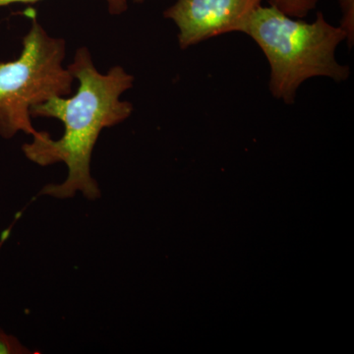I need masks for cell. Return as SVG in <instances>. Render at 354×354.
Here are the masks:
<instances>
[{
  "mask_svg": "<svg viewBox=\"0 0 354 354\" xmlns=\"http://www.w3.org/2000/svg\"><path fill=\"white\" fill-rule=\"evenodd\" d=\"M67 68L78 80L76 94L53 97L31 109L32 118L62 121L64 134L53 140L48 133L39 131L22 150L35 164L46 167L64 162L68 169L64 183L48 184L39 195L70 199L81 193L95 201L101 198L102 191L91 172L93 151L104 128L115 127L131 115V102L121 101L120 97L132 88L134 77L118 65L101 73L87 48H78Z\"/></svg>",
  "mask_w": 354,
  "mask_h": 354,
  "instance_id": "cell-1",
  "label": "cell"
},
{
  "mask_svg": "<svg viewBox=\"0 0 354 354\" xmlns=\"http://www.w3.org/2000/svg\"><path fill=\"white\" fill-rule=\"evenodd\" d=\"M260 46L271 68L270 90L276 99L292 104L299 86L313 77L344 82L351 75L348 65L335 59V50L346 35L330 25L322 12L313 23L292 17L274 6H259L244 28Z\"/></svg>",
  "mask_w": 354,
  "mask_h": 354,
  "instance_id": "cell-2",
  "label": "cell"
},
{
  "mask_svg": "<svg viewBox=\"0 0 354 354\" xmlns=\"http://www.w3.org/2000/svg\"><path fill=\"white\" fill-rule=\"evenodd\" d=\"M66 41L53 38L32 17L17 59L0 64V136L11 139L18 132L38 135L31 109L55 97L71 95L73 75L64 68Z\"/></svg>",
  "mask_w": 354,
  "mask_h": 354,
  "instance_id": "cell-3",
  "label": "cell"
},
{
  "mask_svg": "<svg viewBox=\"0 0 354 354\" xmlns=\"http://www.w3.org/2000/svg\"><path fill=\"white\" fill-rule=\"evenodd\" d=\"M263 0H177L164 12L178 28L181 50L232 32H243Z\"/></svg>",
  "mask_w": 354,
  "mask_h": 354,
  "instance_id": "cell-4",
  "label": "cell"
},
{
  "mask_svg": "<svg viewBox=\"0 0 354 354\" xmlns=\"http://www.w3.org/2000/svg\"><path fill=\"white\" fill-rule=\"evenodd\" d=\"M270 6H274L292 18H304L310 11L316 8L319 0H269Z\"/></svg>",
  "mask_w": 354,
  "mask_h": 354,
  "instance_id": "cell-5",
  "label": "cell"
},
{
  "mask_svg": "<svg viewBox=\"0 0 354 354\" xmlns=\"http://www.w3.org/2000/svg\"><path fill=\"white\" fill-rule=\"evenodd\" d=\"M342 18L339 27L346 35L349 46H353L354 37V0H339Z\"/></svg>",
  "mask_w": 354,
  "mask_h": 354,
  "instance_id": "cell-6",
  "label": "cell"
},
{
  "mask_svg": "<svg viewBox=\"0 0 354 354\" xmlns=\"http://www.w3.org/2000/svg\"><path fill=\"white\" fill-rule=\"evenodd\" d=\"M35 353L29 348H26L22 344L12 335H8L0 328V354H30Z\"/></svg>",
  "mask_w": 354,
  "mask_h": 354,
  "instance_id": "cell-7",
  "label": "cell"
},
{
  "mask_svg": "<svg viewBox=\"0 0 354 354\" xmlns=\"http://www.w3.org/2000/svg\"><path fill=\"white\" fill-rule=\"evenodd\" d=\"M39 0H0V7L15 3H36ZM109 12L111 15H120L128 9V0H106Z\"/></svg>",
  "mask_w": 354,
  "mask_h": 354,
  "instance_id": "cell-8",
  "label": "cell"
},
{
  "mask_svg": "<svg viewBox=\"0 0 354 354\" xmlns=\"http://www.w3.org/2000/svg\"><path fill=\"white\" fill-rule=\"evenodd\" d=\"M133 1L136 2V3H142V2L145 1V0H133Z\"/></svg>",
  "mask_w": 354,
  "mask_h": 354,
  "instance_id": "cell-9",
  "label": "cell"
}]
</instances>
